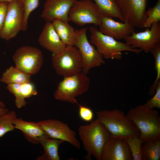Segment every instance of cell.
Here are the masks:
<instances>
[{"label":"cell","instance_id":"obj_26","mask_svg":"<svg viewBox=\"0 0 160 160\" xmlns=\"http://www.w3.org/2000/svg\"><path fill=\"white\" fill-rule=\"evenodd\" d=\"M21 86L22 84H7L6 87L9 91L14 95L15 106L18 109L24 107L26 104L22 94Z\"/></svg>","mask_w":160,"mask_h":160},{"label":"cell","instance_id":"obj_29","mask_svg":"<svg viewBox=\"0 0 160 160\" xmlns=\"http://www.w3.org/2000/svg\"><path fill=\"white\" fill-rule=\"evenodd\" d=\"M24 19L22 31H26L28 27V20L31 13L39 6V0H23Z\"/></svg>","mask_w":160,"mask_h":160},{"label":"cell","instance_id":"obj_3","mask_svg":"<svg viewBox=\"0 0 160 160\" xmlns=\"http://www.w3.org/2000/svg\"><path fill=\"white\" fill-rule=\"evenodd\" d=\"M79 136L87 153V157L93 156L101 160L103 146L110 137V134L103 124L97 119L90 123L80 126L78 129Z\"/></svg>","mask_w":160,"mask_h":160},{"label":"cell","instance_id":"obj_12","mask_svg":"<svg viewBox=\"0 0 160 160\" xmlns=\"http://www.w3.org/2000/svg\"><path fill=\"white\" fill-rule=\"evenodd\" d=\"M124 40L127 44L134 48L140 49L146 52H150L154 47L160 44V24H152L150 28L137 33L134 32Z\"/></svg>","mask_w":160,"mask_h":160},{"label":"cell","instance_id":"obj_5","mask_svg":"<svg viewBox=\"0 0 160 160\" xmlns=\"http://www.w3.org/2000/svg\"><path fill=\"white\" fill-rule=\"evenodd\" d=\"M87 74L81 71L64 77L54 93L55 98L71 104H78L76 98L86 92L89 86L90 80Z\"/></svg>","mask_w":160,"mask_h":160},{"label":"cell","instance_id":"obj_30","mask_svg":"<svg viewBox=\"0 0 160 160\" xmlns=\"http://www.w3.org/2000/svg\"><path fill=\"white\" fill-rule=\"evenodd\" d=\"M144 104L151 109L160 108V81L157 84L153 96Z\"/></svg>","mask_w":160,"mask_h":160},{"label":"cell","instance_id":"obj_21","mask_svg":"<svg viewBox=\"0 0 160 160\" xmlns=\"http://www.w3.org/2000/svg\"><path fill=\"white\" fill-rule=\"evenodd\" d=\"M31 76L15 66H11L3 73L0 81L7 84H22L30 82Z\"/></svg>","mask_w":160,"mask_h":160},{"label":"cell","instance_id":"obj_28","mask_svg":"<svg viewBox=\"0 0 160 160\" xmlns=\"http://www.w3.org/2000/svg\"><path fill=\"white\" fill-rule=\"evenodd\" d=\"M125 139L130 150L133 160H142L141 149L144 141L138 136L132 137Z\"/></svg>","mask_w":160,"mask_h":160},{"label":"cell","instance_id":"obj_36","mask_svg":"<svg viewBox=\"0 0 160 160\" xmlns=\"http://www.w3.org/2000/svg\"><path fill=\"white\" fill-rule=\"evenodd\" d=\"M14 0H0V2H9Z\"/></svg>","mask_w":160,"mask_h":160},{"label":"cell","instance_id":"obj_1","mask_svg":"<svg viewBox=\"0 0 160 160\" xmlns=\"http://www.w3.org/2000/svg\"><path fill=\"white\" fill-rule=\"evenodd\" d=\"M110 137L126 139L140 137V132L127 115L119 109L101 110L96 113Z\"/></svg>","mask_w":160,"mask_h":160},{"label":"cell","instance_id":"obj_4","mask_svg":"<svg viewBox=\"0 0 160 160\" xmlns=\"http://www.w3.org/2000/svg\"><path fill=\"white\" fill-rule=\"evenodd\" d=\"M89 31L91 43L96 47L104 58L119 60L122 58L123 51H129L136 54L142 51L140 49L132 48L125 42L118 41L103 34L94 26H91Z\"/></svg>","mask_w":160,"mask_h":160},{"label":"cell","instance_id":"obj_14","mask_svg":"<svg viewBox=\"0 0 160 160\" xmlns=\"http://www.w3.org/2000/svg\"><path fill=\"white\" fill-rule=\"evenodd\" d=\"M76 0H46L41 16L46 22L59 20L68 22L69 11Z\"/></svg>","mask_w":160,"mask_h":160},{"label":"cell","instance_id":"obj_33","mask_svg":"<svg viewBox=\"0 0 160 160\" xmlns=\"http://www.w3.org/2000/svg\"><path fill=\"white\" fill-rule=\"evenodd\" d=\"M8 2H0V33L6 17Z\"/></svg>","mask_w":160,"mask_h":160},{"label":"cell","instance_id":"obj_6","mask_svg":"<svg viewBox=\"0 0 160 160\" xmlns=\"http://www.w3.org/2000/svg\"><path fill=\"white\" fill-rule=\"evenodd\" d=\"M51 60L57 73L64 77L82 71L81 57L79 50L74 46H66L61 53L52 55Z\"/></svg>","mask_w":160,"mask_h":160},{"label":"cell","instance_id":"obj_25","mask_svg":"<svg viewBox=\"0 0 160 160\" xmlns=\"http://www.w3.org/2000/svg\"><path fill=\"white\" fill-rule=\"evenodd\" d=\"M146 18L143 27L150 28L152 24L160 21V0H157L155 5L146 10Z\"/></svg>","mask_w":160,"mask_h":160},{"label":"cell","instance_id":"obj_22","mask_svg":"<svg viewBox=\"0 0 160 160\" xmlns=\"http://www.w3.org/2000/svg\"><path fill=\"white\" fill-rule=\"evenodd\" d=\"M93 0L103 16L117 18L124 22L115 0Z\"/></svg>","mask_w":160,"mask_h":160},{"label":"cell","instance_id":"obj_9","mask_svg":"<svg viewBox=\"0 0 160 160\" xmlns=\"http://www.w3.org/2000/svg\"><path fill=\"white\" fill-rule=\"evenodd\" d=\"M87 30L86 28L75 29L76 40L74 45L79 50L81 57L82 71L86 74L91 68L99 66L105 63L102 55L88 41Z\"/></svg>","mask_w":160,"mask_h":160},{"label":"cell","instance_id":"obj_18","mask_svg":"<svg viewBox=\"0 0 160 160\" xmlns=\"http://www.w3.org/2000/svg\"><path fill=\"white\" fill-rule=\"evenodd\" d=\"M13 124L15 129L21 131L28 141L34 144H38L39 138L46 135L38 122L26 121L17 118Z\"/></svg>","mask_w":160,"mask_h":160},{"label":"cell","instance_id":"obj_15","mask_svg":"<svg viewBox=\"0 0 160 160\" xmlns=\"http://www.w3.org/2000/svg\"><path fill=\"white\" fill-rule=\"evenodd\" d=\"M101 160H133L125 139L110 137L103 149Z\"/></svg>","mask_w":160,"mask_h":160},{"label":"cell","instance_id":"obj_34","mask_svg":"<svg viewBox=\"0 0 160 160\" xmlns=\"http://www.w3.org/2000/svg\"><path fill=\"white\" fill-rule=\"evenodd\" d=\"M9 111V110L7 108L0 107V114L6 113Z\"/></svg>","mask_w":160,"mask_h":160},{"label":"cell","instance_id":"obj_17","mask_svg":"<svg viewBox=\"0 0 160 160\" xmlns=\"http://www.w3.org/2000/svg\"><path fill=\"white\" fill-rule=\"evenodd\" d=\"M38 42L42 47L50 51L53 55L61 53L66 46L61 40L51 22H46L39 36Z\"/></svg>","mask_w":160,"mask_h":160},{"label":"cell","instance_id":"obj_35","mask_svg":"<svg viewBox=\"0 0 160 160\" xmlns=\"http://www.w3.org/2000/svg\"><path fill=\"white\" fill-rule=\"evenodd\" d=\"M5 104L3 102L0 100V107H5Z\"/></svg>","mask_w":160,"mask_h":160},{"label":"cell","instance_id":"obj_23","mask_svg":"<svg viewBox=\"0 0 160 160\" xmlns=\"http://www.w3.org/2000/svg\"><path fill=\"white\" fill-rule=\"evenodd\" d=\"M142 160L160 159V138L144 141L141 149Z\"/></svg>","mask_w":160,"mask_h":160},{"label":"cell","instance_id":"obj_20","mask_svg":"<svg viewBox=\"0 0 160 160\" xmlns=\"http://www.w3.org/2000/svg\"><path fill=\"white\" fill-rule=\"evenodd\" d=\"M68 22L57 20L52 22L60 38L66 46H74L76 40L75 29Z\"/></svg>","mask_w":160,"mask_h":160},{"label":"cell","instance_id":"obj_10","mask_svg":"<svg viewBox=\"0 0 160 160\" xmlns=\"http://www.w3.org/2000/svg\"><path fill=\"white\" fill-rule=\"evenodd\" d=\"M24 13L23 0H14L8 2L7 14L0 38L9 41L22 30Z\"/></svg>","mask_w":160,"mask_h":160},{"label":"cell","instance_id":"obj_16","mask_svg":"<svg viewBox=\"0 0 160 160\" xmlns=\"http://www.w3.org/2000/svg\"><path fill=\"white\" fill-rule=\"evenodd\" d=\"M99 30L116 40L124 39L135 32V27L127 22L115 21L113 18L103 16Z\"/></svg>","mask_w":160,"mask_h":160},{"label":"cell","instance_id":"obj_19","mask_svg":"<svg viewBox=\"0 0 160 160\" xmlns=\"http://www.w3.org/2000/svg\"><path fill=\"white\" fill-rule=\"evenodd\" d=\"M64 142L60 140L51 138L46 135L42 136L39 139V142L43 147L44 152L36 160H60L59 148Z\"/></svg>","mask_w":160,"mask_h":160},{"label":"cell","instance_id":"obj_8","mask_svg":"<svg viewBox=\"0 0 160 160\" xmlns=\"http://www.w3.org/2000/svg\"><path fill=\"white\" fill-rule=\"evenodd\" d=\"M12 58L15 67L30 76L37 73L44 62L41 51L30 46H25L17 49Z\"/></svg>","mask_w":160,"mask_h":160},{"label":"cell","instance_id":"obj_31","mask_svg":"<svg viewBox=\"0 0 160 160\" xmlns=\"http://www.w3.org/2000/svg\"><path fill=\"white\" fill-rule=\"evenodd\" d=\"M79 105V115L81 119L84 121L90 122L94 117L92 110L89 108L81 104Z\"/></svg>","mask_w":160,"mask_h":160},{"label":"cell","instance_id":"obj_13","mask_svg":"<svg viewBox=\"0 0 160 160\" xmlns=\"http://www.w3.org/2000/svg\"><path fill=\"white\" fill-rule=\"evenodd\" d=\"M38 123L48 137L66 141L78 149L80 148L81 144L76 137V132L66 123L55 119L44 120Z\"/></svg>","mask_w":160,"mask_h":160},{"label":"cell","instance_id":"obj_32","mask_svg":"<svg viewBox=\"0 0 160 160\" xmlns=\"http://www.w3.org/2000/svg\"><path fill=\"white\" fill-rule=\"evenodd\" d=\"M21 88L22 94L25 99L37 94L34 85L30 82L22 84Z\"/></svg>","mask_w":160,"mask_h":160},{"label":"cell","instance_id":"obj_2","mask_svg":"<svg viewBox=\"0 0 160 160\" xmlns=\"http://www.w3.org/2000/svg\"><path fill=\"white\" fill-rule=\"evenodd\" d=\"M140 132L144 141L160 138L159 112L151 109L144 104L130 109L127 114Z\"/></svg>","mask_w":160,"mask_h":160},{"label":"cell","instance_id":"obj_7","mask_svg":"<svg viewBox=\"0 0 160 160\" xmlns=\"http://www.w3.org/2000/svg\"><path fill=\"white\" fill-rule=\"evenodd\" d=\"M103 17L96 5L91 0H76L68 14L69 21L80 26L91 24L99 26Z\"/></svg>","mask_w":160,"mask_h":160},{"label":"cell","instance_id":"obj_27","mask_svg":"<svg viewBox=\"0 0 160 160\" xmlns=\"http://www.w3.org/2000/svg\"><path fill=\"white\" fill-rule=\"evenodd\" d=\"M153 54L155 60V68L156 71V77L151 87L149 92L150 95H153L157 84L160 81V44L154 47L150 51Z\"/></svg>","mask_w":160,"mask_h":160},{"label":"cell","instance_id":"obj_24","mask_svg":"<svg viewBox=\"0 0 160 160\" xmlns=\"http://www.w3.org/2000/svg\"><path fill=\"white\" fill-rule=\"evenodd\" d=\"M17 118L16 113L13 111L0 114V137L7 133L14 130L15 128L13 122Z\"/></svg>","mask_w":160,"mask_h":160},{"label":"cell","instance_id":"obj_11","mask_svg":"<svg viewBox=\"0 0 160 160\" xmlns=\"http://www.w3.org/2000/svg\"><path fill=\"white\" fill-rule=\"evenodd\" d=\"M124 22L135 27L143 28L146 18L148 0H115Z\"/></svg>","mask_w":160,"mask_h":160}]
</instances>
